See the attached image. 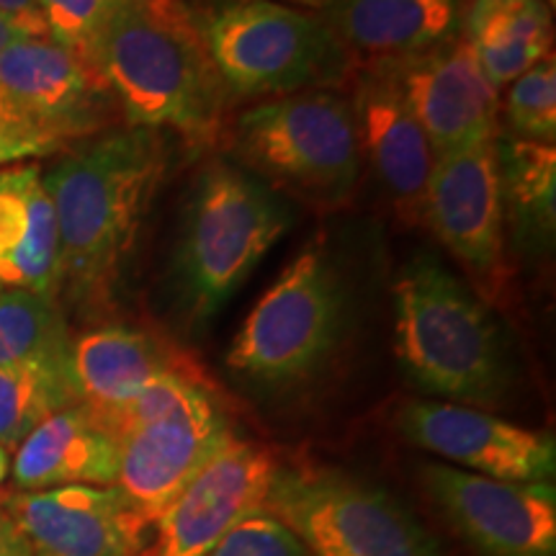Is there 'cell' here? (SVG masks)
<instances>
[{
    "label": "cell",
    "mask_w": 556,
    "mask_h": 556,
    "mask_svg": "<svg viewBox=\"0 0 556 556\" xmlns=\"http://www.w3.org/2000/svg\"><path fill=\"white\" fill-rule=\"evenodd\" d=\"M21 39H29L26 37V31L21 29L16 21H11L9 16H3V13H0V52L9 50L11 45H16V41H21Z\"/></svg>",
    "instance_id": "1f68e13d"
},
{
    "label": "cell",
    "mask_w": 556,
    "mask_h": 556,
    "mask_svg": "<svg viewBox=\"0 0 556 556\" xmlns=\"http://www.w3.org/2000/svg\"><path fill=\"white\" fill-rule=\"evenodd\" d=\"M5 368H18V366H16V361L11 358L9 348H5L3 340H0V371H5Z\"/></svg>",
    "instance_id": "836d02e7"
},
{
    "label": "cell",
    "mask_w": 556,
    "mask_h": 556,
    "mask_svg": "<svg viewBox=\"0 0 556 556\" xmlns=\"http://www.w3.org/2000/svg\"><path fill=\"white\" fill-rule=\"evenodd\" d=\"M0 556H31L24 533L5 507H0Z\"/></svg>",
    "instance_id": "4dcf8cb0"
},
{
    "label": "cell",
    "mask_w": 556,
    "mask_h": 556,
    "mask_svg": "<svg viewBox=\"0 0 556 556\" xmlns=\"http://www.w3.org/2000/svg\"><path fill=\"white\" fill-rule=\"evenodd\" d=\"M348 101L356 116L361 157H368L400 217L420 222L435 157L389 60L366 62Z\"/></svg>",
    "instance_id": "e0dca14e"
},
{
    "label": "cell",
    "mask_w": 556,
    "mask_h": 556,
    "mask_svg": "<svg viewBox=\"0 0 556 556\" xmlns=\"http://www.w3.org/2000/svg\"><path fill=\"white\" fill-rule=\"evenodd\" d=\"M37 3L47 26V39L93 65L96 41L101 37L114 0H37Z\"/></svg>",
    "instance_id": "4316f807"
},
{
    "label": "cell",
    "mask_w": 556,
    "mask_h": 556,
    "mask_svg": "<svg viewBox=\"0 0 556 556\" xmlns=\"http://www.w3.org/2000/svg\"><path fill=\"white\" fill-rule=\"evenodd\" d=\"M505 116L513 137L554 144L556 139V62L548 54L510 83Z\"/></svg>",
    "instance_id": "484cf974"
},
{
    "label": "cell",
    "mask_w": 556,
    "mask_h": 556,
    "mask_svg": "<svg viewBox=\"0 0 556 556\" xmlns=\"http://www.w3.org/2000/svg\"><path fill=\"white\" fill-rule=\"evenodd\" d=\"M289 3H299V5H328L330 0H289Z\"/></svg>",
    "instance_id": "d590c367"
},
{
    "label": "cell",
    "mask_w": 556,
    "mask_h": 556,
    "mask_svg": "<svg viewBox=\"0 0 556 556\" xmlns=\"http://www.w3.org/2000/svg\"><path fill=\"white\" fill-rule=\"evenodd\" d=\"M232 148L248 173L315 204H340L356 189V116L351 101L328 90H302L248 109L235 124Z\"/></svg>",
    "instance_id": "5b68a950"
},
{
    "label": "cell",
    "mask_w": 556,
    "mask_h": 556,
    "mask_svg": "<svg viewBox=\"0 0 556 556\" xmlns=\"http://www.w3.org/2000/svg\"><path fill=\"white\" fill-rule=\"evenodd\" d=\"M62 148L54 139H47L34 131L0 129V168H9L26 157H45Z\"/></svg>",
    "instance_id": "f1b7e54d"
},
{
    "label": "cell",
    "mask_w": 556,
    "mask_h": 556,
    "mask_svg": "<svg viewBox=\"0 0 556 556\" xmlns=\"http://www.w3.org/2000/svg\"><path fill=\"white\" fill-rule=\"evenodd\" d=\"M152 129H106L45 173L60 229L62 287L80 307L109 304L165 173Z\"/></svg>",
    "instance_id": "6da1fadb"
},
{
    "label": "cell",
    "mask_w": 556,
    "mask_h": 556,
    "mask_svg": "<svg viewBox=\"0 0 556 556\" xmlns=\"http://www.w3.org/2000/svg\"><path fill=\"white\" fill-rule=\"evenodd\" d=\"M93 65L127 127L170 129L199 144L217 137L229 93L184 0H114Z\"/></svg>",
    "instance_id": "7a4b0ae2"
},
{
    "label": "cell",
    "mask_w": 556,
    "mask_h": 556,
    "mask_svg": "<svg viewBox=\"0 0 556 556\" xmlns=\"http://www.w3.org/2000/svg\"><path fill=\"white\" fill-rule=\"evenodd\" d=\"M0 340L18 368H31L73 389V338L54 296L26 289H0Z\"/></svg>",
    "instance_id": "cb8c5ba5"
},
{
    "label": "cell",
    "mask_w": 556,
    "mask_h": 556,
    "mask_svg": "<svg viewBox=\"0 0 556 556\" xmlns=\"http://www.w3.org/2000/svg\"><path fill=\"white\" fill-rule=\"evenodd\" d=\"M505 225L526 253H546L556 235V150L520 137H495Z\"/></svg>",
    "instance_id": "603a6c76"
},
{
    "label": "cell",
    "mask_w": 556,
    "mask_h": 556,
    "mask_svg": "<svg viewBox=\"0 0 556 556\" xmlns=\"http://www.w3.org/2000/svg\"><path fill=\"white\" fill-rule=\"evenodd\" d=\"M60 287V229L45 173L34 163L0 168V289L54 296Z\"/></svg>",
    "instance_id": "ac0fdd59"
},
{
    "label": "cell",
    "mask_w": 556,
    "mask_h": 556,
    "mask_svg": "<svg viewBox=\"0 0 556 556\" xmlns=\"http://www.w3.org/2000/svg\"><path fill=\"white\" fill-rule=\"evenodd\" d=\"M0 13L16 21L29 39H47V26L37 0H0Z\"/></svg>",
    "instance_id": "f546056e"
},
{
    "label": "cell",
    "mask_w": 556,
    "mask_h": 556,
    "mask_svg": "<svg viewBox=\"0 0 556 556\" xmlns=\"http://www.w3.org/2000/svg\"><path fill=\"white\" fill-rule=\"evenodd\" d=\"M232 441V428L214 397L144 422L116 441V486L137 507L139 516L155 526L173 497Z\"/></svg>",
    "instance_id": "9a60e30c"
},
{
    "label": "cell",
    "mask_w": 556,
    "mask_h": 556,
    "mask_svg": "<svg viewBox=\"0 0 556 556\" xmlns=\"http://www.w3.org/2000/svg\"><path fill=\"white\" fill-rule=\"evenodd\" d=\"M206 556H312L281 520L255 513L232 528Z\"/></svg>",
    "instance_id": "83f0119b"
},
{
    "label": "cell",
    "mask_w": 556,
    "mask_h": 556,
    "mask_svg": "<svg viewBox=\"0 0 556 556\" xmlns=\"http://www.w3.org/2000/svg\"><path fill=\"white\" fill-rule=\"evenodd\" d=\"M168 374H193L178 353L155 336L131 328H99L73 340L70 379L78 405L103 409L122 405Z\"/></svg>",
    "instance_id": "44dd1931"
},
{
    "label": "cell",
    "mask_w": 556,
    "mask_h": 556,
    "mask_svg": "<svg viewBox=\"0 0 556 556\" xmlns=\"http://www.w3.org/2000/svg\"><path fill=\"white\" fill-rule=\"evenodd\" d=\"M345 283L319 248H307L258 299L227 353L229 371L268 387L312 377L336 351Z\"/></svg>",
    "instance_id": "52a82bcc"
},
{
    "label": "cell",
    "mask_w": 556,
    "mask_h": 556,
    "mask_svg": "<svg viewBox=\"0 0 556 556\" xmlns=\"http://www.w3.org/2000/svg\"><path fill=\"white\" fill-rule=\"evenodd\" d=\"M400 433L448 467L503 482H552L556 443L541 433L469 405L443 400L405 402L397 413Z\"/></svg>",
    "instance_id": "7c38bea8"
},
{
    "label": "cell",
    "mask_w": 556,
    "mask_h": 556,
    "mask_svg": "<svg viewBox=\"0 0 556 556\" xmlns=\"http://www.w3.org/2000/svg\"><path fill=\"white\" fill-rule=\"evenodd\" d=\"M278 469L268 448L235 438L160 513L152 556H206L235 526L263 510Z\"/></svg>",
    "instance_id": "5bb4252c"
},
{
    "label": "cell",
    "mask_w": 556,
    "mask_h": 556,
    "mask_svg": "<svg viewBox=\"0 0 556 556\" xmlns=\"http://www.w3.org/2000/svg\"><path fill=\"white\" fill-rule=\"evenodd\" d=\"M394 353L415 387L454 405H495L510 384L497 319L433 255H415L394 281Z\"/></svg>",
    "instance_id": "3957f363"
},
{
    "label": "cell",
    "mask_w": 556,
    "mask_h": 556,
    "mask_svg": "<svg viewBox=\"0 0 556 556\" xmlns=\"http://www.w3.org/2000/svg\"><path fill=\"white\" fill-rule=\"evenodd\" d=\"M0 129H18L16 122H13V116H11L9 103H5V99H3V93H0ZM21 131H26V129H21Z\"/></svg>",
    "instance_id": "d6a6232c"
},
{
    "label": "cell",
    "mask_w": 556,
    "mask_h": 556,
    "mask_svg": "<svg viewBox=\"0 0 556 556\" xmlns=\"http://www.w3.org/2000/svg\"><path fill=\"white\" fill-rule=\"evenodd\" d=\"M11 471V464H9V454H5L3 448H0V484H3V479L9 477Z\"/></svg>",
    "instance_id": "e575fe53"
},
{
    "label": "cell",
    "mask_w": 556,
    "mask_h": 556,
    "mask_svg": "<svg viewBox=\"0 0 556 556\" xmlns=\"http://www.w3.org/2000/svg\"><path fill=\"white\" fill-rule=\"evenodd\" d=\"M422 484L479 556H556L552 482H503L448 464H426Z\"/></svg>",
    "instance_id": "9c48e42d"
},
{
    "label": "cell",
    "mask_w": 556,
    "mask_h": 556,
    "mask_svg": "<svg viewBox=\"0 0 556 556\" xmlns=\"http://www.w3.org/2000/svg\"><path fill=\"white\" fill-rule=\"evenodd\" d=\"M0 93L18 129L60 144L106 131L119 109L99 70L50 39H21L0 52Z\"/></svg>",
    "instance_id": "8fae6325"
},
{
    "label": "cell",
    "mask_w": 556,
    "mask_h": 556,
    "mask_svg": "<svg viewBox=\"0 0 556 556\" xmlns=\"http://www.w3.org/2000/svg\"><path fill=\"white\" fill-rule=\"evenodd\" d=\"M291 225L294 212L266 180L225 160L201 170L173 258V287L186 317L204 323L217 315Z\"/></svg>",
    "instance_id": "277c9868"
},
{
    "label": "cell",
    "mask_w": 556,
    "mask_h": 556,
    "mask_svg": "<svg viewBox=\"0 0 556 556\" xmlns=\"http://www.w3.org/2000/svg\"><path fill=\"white\" fill-rule=\"evenodd\" d=\"M422 222L467 268L479 299L497 294L505 278V214L495 139L435 160Z\"/></svg>",
    "instance_id": "30bf717a"
},
{
    "label": "cell",
    "mask_w": 556,
    "mask_h": 556,
    "mask_svg": "<svg viewBox=\"0 0 556 556\" xmlns=\"http://www.w3.org/2000/svg\"><path fill=\"white\" fill-rule=\"evenodd\" d=\"M11 475L21 492L67 484L111 486L119 475V451L80 405L62 407L18 443Z\"/></svg>",
    "instance_id": "ffe728a7"
},
{
    "label": "cell",
    "mask_w": 556,
    "mask_h": 556,
    "mask_svg": "<svg viewBox=\"0 0 556 556\" xmlns=\"http://www.w3.org/2000/svg\"><path fill=\"white\" fill-rule=\"evenodd\" d=\"M389 65L435 160L497 137L500 90L486 80L462 31Z\"/></svg>",
    "instance_id": "4fadbf2b"
},
{
    "label": "cell",
    "mask_w": 556,
    "mask_h": 556,
    "mask_svg": "<svg viewBox=\"0 0 556 556\" xmlns=\"http://www.w3.org/2000/svg\"><path fill=\"white\" fill-rule=\"evenodd\" d=\"M462 34L497 90L552 54L554 21L546 0H464Z\"/></svg>",
    "instance_id": "7402d4cb"
},
{
    "label": "cell",
    "mask_w": 556,
    "mask_h": 556,
    "mask_svg": "<svg viewBox=\"0 0 556 556\" xmlns=\"http://www.w3.org/2000/svg\"><path fill=\"white\" fill-rule=\"evenodd\" d=\"M263 513L312 556H443L405 505L338 469H278Z\"/></svg>",
    "instance_id": "ba28073f"
},
{
    "label": "cell",
    "mask_w": 556,
    "mask_h": 556,
    "mask_svg": "<svg viewBox=\"0 0 556 556\" xmlns=\"http://www.w3.org/2000/svg\"><path fill=\"white\" fill-rule=\"evenodd\" d=\"M3 507L31 556H137L150 528L116 484L18 492Z\"/></svg>",
    "instance_id": "2e32d148"
},
{
    "label": "cell",
    "mask_w": 556,
    "mask_h": 556,
    "mask_svg": "<svg viewBox=\"0 0 556 556\" xmlns=\"http://www.w3.org/2000/svg\"><path fill=\"white\" fill-rule=\"evenodd\" d=\"M201 21L229 96H294L343 78L351 54L323 18L274 0H240Z\"/></svg>",
    "instance_id": "8992f818"
},
{
    "label": "cell",
    "mask_w": 556,
    "mask_h": 556,
    "mask_svg": "<svg viewBox=\"0 0 556 556\" xmlns=\"http://www.w3.org/2000/svg\"><path fill=\"white\" fill-rule=\"evenodd\" d=\"M464 0H330L323 21L366 62L413 58L462 31Z\"/></svg>",
    "instance_id": "d6986e66"
},
{
    "label": "cell",
    "mask_w": 556,
    "mask_h": 556,
    "mask_svg": "<svg viewBox=\"0 0 556 556\" xmlns=\"http://www.w3.org/2000/svg\"><path fill=\"white\" fill-rule=\"evenodd\" d=\"M73 405H78L73 389L60 381L31 368H5L0 371V448L11 454L45 417Z\"/></svg>",
    "instance_id": "d4e9b609"
}]
</instances>
